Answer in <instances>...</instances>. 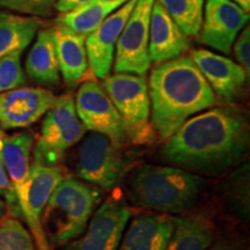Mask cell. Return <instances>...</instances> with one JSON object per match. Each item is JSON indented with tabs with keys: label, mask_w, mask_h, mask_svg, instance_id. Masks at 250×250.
Instances as JSON below:
<instances>
[{
	"label": "cell",
	"mask_w": 250,
	"mask_h": 250,
	"mask_svg": "<svg viewBox=\"0 0 250 250\" xmlns=\"http://www.w3.org/2000/svg\"><path fill=\"white\" fill-rule=\"evenodd\" d=\"M189 48V37L154 0L149 20L148 52L151 61L156 64L171 61L181 57Z\"/></svg>",
	"instance_id": "16"
},
{
	"label": "cell",
	"mask_w": 250,
	"mask_h": 250,
	"mask_svg": "<svg viewBox=\"0 0 250 250\" xmlns=\"http://www.w3.org/2000/svg\"><path fill=\"white\" fill-rule=\"evenodd\" d=\"M74 104L85 129L108 137L116 146L126 142V129L120 112L96 81L87 80L80 86Z\"/></svg>",
	"instance_id": "8"
},
{
	"label": "cell",
	"mask_w": 250,
	"mask_h": 250,
	"mask_svg": "<svg viewBox=\"0 0 250 250\" xmlns=\"http://www.w3.org/2000/svg\"><path fill=\"white\" fill-rule=\"evenodd\" d=\"M57 0H0V7L37 18L51 17Z\"/></svg>",
	"instance_id": "28"
},
{
	"label": "cell",
	"mask_w": 250,
	"mask_h": 250,
	"mask_svg": "<svg viewBox=\"0 0 250 250\" xmlns=\"http://www.w3.org/2000/svg\"><path fill=\"white\" fill-rule=\"evenodd\" d=\"M57 96L43 87H19L0 94V127L23 129L45 115Z\"/></svg>",
	"instance_id": "12"
},
{
	"label": "cell",
	"mask_w": 250,
	"mask_h": 250,
	"mask_svg": "<svg viewBox=\"0 0 250 250\" xmlns=\"http://www.w3.org/2000/svg\"><path fill=\"white\" fill-rule=\"evenodd\" d=\"M89 1L90 0H57L55 9H57L61 13H68V12H73L80 8L81 6L86 5Z\"/></svg>",
	"instance_id": "31"
},
{
	"label": "cell",
	"mask_w": 250,
	"mask_h": 250,
	"mask_svg": "<svg viewBox=\"0 0 250 250\" xmlns=\"http://www.w3.org/2000/svg\"><path fill=\"white\" fill-rule=\"evenodd\" d=\"M187 36H198L203 21L204 0H155Z\"/></svg>",
	"instance_id": "24"
},
{
	"label": "cell",
	"mask_w": 250,
	"mask_h": 250,
	"mask_svg": "<svg viewBox=\"0 0 250 250\" xmlns=\"http://www.w3.org/2000/svg\"><path fill=\"white\" fill-rule=\"evenodd\" d=\"M1 155L17 199L20 215L26 210L27 187L30 170V155L34 137L30 132H20L9 137L0 136Z\"/></svg>",
	"instance_id": "17"
},
{
	"label": "cell",
	"mask_w": 250,
	"mask_h": 250,
	"mask_svg": "<svg viewBox=\"0 0 250 250\" xmlns=\"http://www.w3.org/2000/svg\"><path fill=\"white\" fill-rule=\"evenodd\" d=\"M214 240V228L206 214L176 218L173 235L166 250H208Z\"/></svg>",
	"instance_id": "21"
},
{
	"label": "cell",
	"mask_w": 250,
	"mask_h": 250,
	"mask_svg": "<svg viewBox=\"0 0 250 250\" xmlns=\"http://www.w3.org/2000/svg\"><path fill=\"white\" fill-rule=\"evenodd\" d=\"M248 126L235 110L215 108L187 120L162 146L161 159L206 176L223 174L248 147Z\"/></svg>",
	"instance_id": "1"
},
{
	"label": "cell",
	"mask_w": 250,
	"mask_h": 250,
	"mask_svg": "<svg viewBox=\"0 0 250 250\" xmlns=\"http://www.w3.org/2000/svg\"><path fill=\"white\" fill-rule=\"evenodd\" d=\"M127 0H90L86 5L68 13H62L57 23L74 33L87 36L100 27L103 21Z\"/></svg>",
	"instance_id": "22"
},
{
	"label": "cell",
	"mask_w": 250,
	"mask_h": 250,
	"mask_svg": "<svg viewBox=\"0 0 250 250\" xmlns=\"http://www.w3.org/2000/svg\"><path fill=\"white\" fill-rule=\"evenodd\" d=\"M26 72L31 81L44 87H57L61 83L52 29H42L26 61Z\"/></svg>",
	"instance_id": "20"
},
{
	"label": "cell",
	"mask_w": 250,
	"mask_h": 250,
	"mask_svg": "<svg viewBox=\"0 0 250 250\" xmlns=\"http://www.w3.org/2000/svg\"><path fill=\"white\" fill-rule=\"evenodd\" d=\"M102 87L114 103L133 142L145 143L152 134L149 116L151 100L145 78L130 73H116L102 81Z\"/></svg>",
	"instance_id": "6"
},
{
	"label": "cell",
	"mask_w": 250,
	"mask_h": 250,
	"mask_svg": "<svg viewBox=\"0 0 250 250\" xmlns=\"http://www.w3.org/2000/svg\"><path fill=\"white\" fill-rule=\"evenodd\" d=\"M0 250H35L31 234L15 217L0 221Z\"/></svg>",
	"instance_id": "25"
},
{
	"label": "cell",
	"mask_w": 250,
	"mask_h": 250,
	"mask_svg": "<svg viewBox=\"0 0 250 250\" xmlns=\"http://www.w3.org/2000/svg\"><path fill=\"white\" fill-rule=\"evenodd\" d=\"M64 173L57 166L30 165L27 187L26 210L22 218L29 228L34 242L39 250H50L49 241L43 230L41 218L50 196L59 183L64 180Z\"/></svg>",
	"instance_id": "13"
},
{
	"label": "cell",
	"mask_w": 250,
	"mask_h": 250,
	"mask_svg": "<svg viewBox=\"0 0 250 250\" xmlns=\"http://www.w3.org/2000/svg\"><path fill=\"white\" fill-rule=\"evenodd\" d=\"M1 146H2V143H1V139H0V193H1V196L5 197V202L7 203L9 212H13L14 215H20L17 199H15V196L13 192V188H12L7 170H6L4 160H2Z\"/></svg>",
	"instance_id": "30"
},
{
	"label": "cell",
	"mask_w": 250,
	"mask_h": 250,
	"mask_svg": "<svg viewBox=\"0 0 250 250\" xmlns=\"http://www.w3.org/2000/svg\"><path fill=\"white\" fill-rule=\"evenodd\" d=\"M190 57L212 90L220 98L233 100L239 95L247 80L246 72L239 64L232 59L204 49L193 50Z\"/></svg>",
	"instance_id": "15"
},
{
	"label": "cell",
	"mask_w": 250,
	"mask_h": 250,
	"mask_svg": "<svg viewBox=\"0 0 250 250\" xmlns=\"http://www.w3.org/2000/svg\"><path fill=\"white\" fill-rule=\"evenodd\" d=\"M131 215L129 206L111 196L94 213L88 229L72 250H118Z\"/></svg>",
	"instance_id": "11"
},
{
	"label": "cell",
	"mask_w": 250,
	"mask_h": 250,
	"mask_svg": "<svg viewBox=\"0 0 250 250\" xmlns=\"http://www.w3.org/2000/svg\"><path fill=\"white\" fill-rule=\"evenodd\" d=\"M0 196H1V193H0Z\"/></svg>",
	"instance_id": "36"
},
{
	"label": "cell",
	"mask_w": 250,
	"mask_h": 250,
	"mask_svg": "<svg viewBox=\"0 0 250 250\" xmlns=\"http://www.w3.org/2000/svg\"><path fill=\"white\" fill-rule=\"evenodd\" d=\"M226 183L227 202L232 205L234 211L243 217L249 215V167L241 166L239 170L230 175Z\"/></svg>",
	"instance_id": "26"
},
{
	"label": "cell",
	"mask_w": 250,
	"mask_h": 250,
	"mask_svg": "<svg viewBox=\"0 0 250 250\" xmlns=\"http://www.w3.org/2000/svg\"><path fill=\"white\" fill-rule=\"evenodd\" d=\"M123 171V159L108 137L94 132L85 139L77 164L80 179L109 190L120 183Z\"/></svg>",
	"instance_id": "9"
},
{
	"label": "cell",
	"mask_w": 250,
	"mask_h": 250,
	"mask_svg": "<svg viewBox=\"0 0 250 250\" xmlns=\"http://www.w3.org/2000/svg\"><path fill=\"white\" fill-rule=\"evenodd\" d=\"M234 56L246 72L247 80L250 76V28L245 27L234 44Z\"/></svg>",
	"instance_id": "29"
},
{
	"label": "cell",
	"mask_w": 250,
	"mask_h": 250,
	"mask_svg": "<svg viewBox=\"0 0 250 250\" xmlns=\"http://www.w3.org/2000/svg\"><path fill=\"white\" fill-rule=\"evenodd\" d=\"M249 22V13L230 0H206L199 30L202 44L229 55L237 35Z\"/></svg>",
	"instance_id": "10"
},
{
	"label": "cell",
	"mask_w": 250,
	"mask_h": 250,
	"mask_svg": "<svg viewBox=\"0 0 250 250\" xmlns=\"http://www.w3.org/2000/svg\"><path fill=\"white\" fill-rule=\"evenodd\" d=\"M230 1L235 2V4L239 5L240 7L243 9V11L247 12V13H249V11H250V0H230Z\"/></svg>",
	"instance_id": "34"
},
{
	"label": "cell",
	"mask_w": 250,
	"mask_h": 250,
	"mask_svg": "<svg viewBox=\"0 0 250 250\" xmlns=\"http://www.w3.org/2000/svg\"><path fill=\"white\" fill-rule=\"evenodd\" d=\"M176 217L165 213L140 214L130 224L118 250H166Z\"/></svg>",
	"instance_id": "18"
},
{
	"label": "cell",
	"mask_w": 250,
	"mask_h": 250,
	"mask_svg": "<svg viewBox=\"0 0 250 250\" xmlns=\"http://www.w3.org/2000/svg\"><path fill=\"white\" fill-rule=\"evenodd\" d=\"M148 93L153 125L162 140L215 103L214 92L189 56L156 65L149 76Z\"/></svg>",
	"instance_id": "2"
},
{
	"label": "cell",
	"mask_w": 250,
	"mask_h": 250,
	"mask_svg": "<svg viewBox=\"0 0 250 250\" xmlns=\"http://www.w3.org/2000/svg\"><path fill=\"white\" fill-rule=\"evenodd\" d=\"M21 51H15L0 58V94L26 85Z\"/></svg>",
	"instance_id": "27"
},
{
	"label": "cell",
	"mask_w": 250,
	"mask_h": 250,
	"mask_svg": "<svg viewBox=\"0 0 250 250\" xmlns=\"http://www.w3.org/2000/svg\"><path fill=\"white\" fill-rule=\"evenodd\" d=\"M136 4L137 0H127L109 15L98 29L86 36L87 61L95 78L103 80L109 77L117 41Z\"/></svg>",
	"instance_id": "14"
},
{
	"label": "cell",
	"mask_w": 250,
	"mask_h": 250,
	"mask_svg": "<svg viewBox=\"0 0 250 250\" xmlns=\"http://www.w3.org/2000/svg\"><path fill=\"white\" fill-rule=\"evenodd\" d=\"M8 212H9V208H8L7 203H6L4 199L0 198V221H1L4 218L7 217Z\"/></svg>",
	"instance_id": "33"
},
{
	"label": "cell",
	"mask_w": 250,
	"mask_h": 250,
	"mask_svg": "<svg viewBox=\"0 0 250 250\" xmlns=\"http://www.w3.org/2000/svg\"><path fill=\"white\" fill-rule=\"evenodd\" d=\"M208 250H240L233 243H227V242H219L215 243L212 247L208 248Z\"/></svg>",
	"instance_id": "32"
},
{
	"label": "cell",
	"mask_w": 250,
	"mask_h": 250,
	"mask_svg": "<svg viewBox=\"0 0 250 250\" xmlns=\"http://www.w3.org/2000/svg\"><path fill=\"white\" fill-rule=\"evenodd\" d=\"M40 22L36 19L0 12V58L22 52L35 37Z\"/></svg>",
	"instance_id": "23"
},
{
	"label": "cell",
	"mask_w": 250,
	"mask_h": 250,
	"mask_svg": "<svg viewBox=\"0 0 250 250\" xmlns=\"http://www.w3.org/2000/svg\"><path fill=\"white\" fill-rule=\"evenodd\" d=\"M205 180L177 167L144 166L130 181L131 199L137 205L165 214L183 213L197 204Z\"/></svg>",
	"instance_id": "3"
},
{
	"label": "cell",
	"mask_w": 250,
	"mask_h": 250,
	"mask_svg": "<svg viewBox=\"0 0 250 250\" xmlns=\"http://www.w3.org/2000/svg\"><path fill=\"white\" fill-rule=\"evenodd\" d=\"M100 198L96 188L73 177L62 180L50 196L41 218L48 241L62 245L83 235Z\"/></svg>",
	"instance_id": "4"
},
{
	"label": "cell",
	"mask_w": 250,
	"mask_h": 250,
	"mask_svg": "<svg viewBox=\"0 0 250 250\" xmlns=\"http://www.w3.org/2000/svg\"><path fill=\"white\" fill-rule=\"evenodd\" d=\"M109 1H112V0H109Z\"/></svg>",
	"instance_id": "35"
},
{
	"label": "cell",
	"mask_w": 250,
	"mask_h": 250,
	"mask_svg": "<svg viewBox=\"0 0 250 250\" xmlns=\"http://www.w3.org/2000/svg\"><path fill=\"white\" fill-rule=\"evenodd\" d=\"M55 52L59 72L68 85H76L85 77L88 61L86 52V36L74 33L57 23L52 28Z\"/></svg>",
	"instance_id": "19"
},
{
	"label": "cell",
	"mask_w": 250,
	"mask_h": 250,
	"mask_svg": "<svg viewBox=\"0 0 250 250\" xmlns=\"http://www.w3.org/2000/svg\"><path fill=\"white\" fill-rule=\"evenodd\" d=\"M154 0H137L116 44L115 73L144 77L151 67L148 52L149 20Z\"/></svg>",
	"instance_id": "7"
},
{
	"label": "cell",
	"mask_w": 250,
	"mask_h": 250,
	"mask_svg": "<svg viewBox=\"0 0 250 250\" xmlns=\"http://www.w3.org/2000/svg\"><path fill=\"white\" fill-rule=\"evenodd\" d=\"M85 127L78 117L74 99L71 94L57 98L46 112L41 137L34 147V161L41 166H57L67 148L83 138Z\"/></svg>",
	"instance_id": "5"
}]
</instances>
